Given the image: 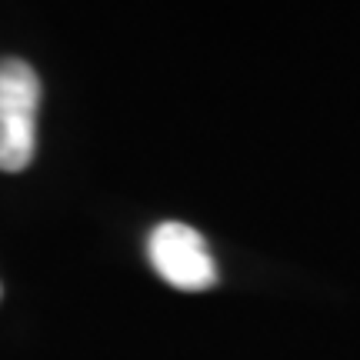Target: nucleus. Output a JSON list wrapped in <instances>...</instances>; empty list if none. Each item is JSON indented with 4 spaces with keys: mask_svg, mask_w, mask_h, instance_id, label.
<instances>
[{
    "mask_svg": "<svg viewBox=\"0 0 360 360\" xmlns=\"http://www.w3.org/2000/svg\"><path fill=\"white\" fill-rule=\"evenodd\" d=\"M40 77L20 57L0 60V170L20 174L37 150Z\"/></svg>",
    "mask_w": 360,
    "mask_h": 360,
    "instance_id": "1",
    "label": "nucleus"
},
{
    "mask_svg": "<svg viewBox=\"0 0 360 360\" xmlns=\"http://www.w3.org/2000/svg\"><path fill=\"white\" fill-rule=\"evenodd\" d=\"M147 257L157 277H164L177 290L197 294L217 283V264L210 257L200 231H193L191 224H180V220L157 224L147 240Z\"/></svg>",
    "mask_w": 360,
    "mask_h": 360,
    "instance_id": "2",
    "label": "nucleus"
},
{
    "mask_svg": "<svg viewBox=\"0 0 360 360\" xmlns=\"http://www.w3.org/2000/svg\"><path fill=\"white\" fill-rule=\"evenodd\" d=\"M0 294H4V290H0Z\"/></svg>",
    "mask_w": 360,
    "mask_h": 360,
    "instance_id": "3",
    "label": "nucleus"
}]
</instances>
